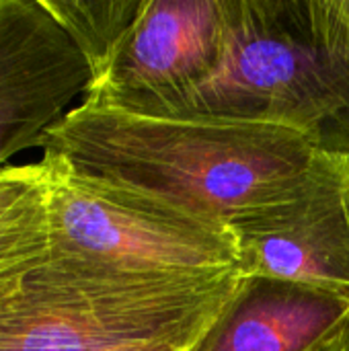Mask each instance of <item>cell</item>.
<instances>
[{
	"label": "cell",
	"mask_w": 349,
	"mask_h": 351,
	"mask_svg": "<svg viewBox=\"0 0 349 351\" xmlns=\"http://www.w3.org/2000/svg\"><path fill=\"white\" fill-rule=\"evenodd\" d=\"M146 0H43L86 58L93 78L111 62ZM93 82V80H91Z\"/></svg>",
	"instance_id": "10"
},
{
	"label": "cell",
	"mask_w": 349,
	"mask_h": 351,
	"mask_svg": "<svg viewBox=\"0 0 349 351\" xmlns=\"http://www.w3.org/2000/svg\"><path fill=\"white\" fill-rule=\"evenodd\" d=\"M232 0H146L84 103L152 115L220 66Z\"/></svg>",
	"instance_id": "6"
},
{
	"label": "cell",
	"mask_w": 349,
	"mask_h": 351,
	"mask_svg": "<svg viewBox=\"0 0 349 351\" xmlns=\"http://www.w3.org/2000/svg\"><path fill=\"white\" fill-rule=\"evenodd\" d=\"M39 148L41 162L68 175L222 226L286 197L321 152L284 125L152 117L84 101L47 130Z\"/></svg>",
	"instance_id": "1"
},
{
	"label": "cell",
	"mask_w": 349,
	"mask_h": 351,
	"mask_svg": "<svg viewBox=\"0 0 349 351\" xmlns=\"http://www.w3.org/2000/svg\"><path fill=\"white\" fill-rule=\"evenodd\" d=\"M349 327V296L267 276H241L193 351H323Z\"/></svg>",
	"instance_id": "8"
},
{
	"label": "cell",
	"mask_w": 349,
	"mask_h": 351,
	"mask_svg": "<svg viewBox=\"0 0 349 351\" xmlns=\"http://www.w3.org/2000/svg\"><path fill=\"white\" fill-rule=\"evenodd\" d=\"M93 70L43 0H0V169L39 146Z\"/></svg>",
	"instance_id": "7"
},
{
	"label": "cell",
	"mask_w": 349,
	"mask_h": 351,
	"mask_svg": "<svg viewBox=\"0 0 349 351\" xmlns=\"http://www.w3.org/2000/svg\"><path fill=\"white\" fill-rule=\"evenodd\" d=\"M49 247L47 169L41 162L0 169V267Z\"/></svg>",
	"instance_id": "9"
},
{
	"label": "cell",
	"mask_w": 349,
	"mask_h": 351,
	"mask_svg": "<svg viewBox=\"0 0 349 351\" xmlns=\"http://www.w3.org/2000/svg\"><path fill=\"white\" fill-rule=\"evenodd\" d=\"M241 276H267L349 296V156L319 152L282 199L228 224Z\"/></svg>",
	"instance_id": "5"
},
{
	"label": "cell",
	"mask_w": 349,
	"mask_h": 351,
	"mask_svg": "<svg viewBox=\"0 0 349 351\" xmlns=\"http://www.w3.org/2000/svg\"><path fill=\"white\" fill-rule=\"evenodd\" d=\"M41 165L47 169L51 249L130 274H212L239 267L226 226Z\"/></svg>",
	"instance_id": "4"
},
{
	"label": "cell",
	"mask_w": 349,
	"mask_h": 351,
	"mask_svg": "<svg viewBox=\"0 0 349 351\" xmlns=\"http://www.w3.org/2000/svg\"><path fill=\"white\" fill-rule=\"evenodd\" d=\"M152 117L274 123L349 156V0H232L218 70Z\"/></svg>",
	"instance_id": "3"
},
{
	"label": "cell",
	"mask_w": 349,
	"mask_h": 351,
	"mask_svg": "<svg viewBox=\"0 0 349 351\" xmlns=\"http://www.w3.org/2000/svg\"><path fill=\"white\" fill-rule=\"evenodd\" d=\"M241 274H130L45 247L0 267V351H193Z\"/></svg>",
	"instance_id": "2"
},
{
	"label": "cell",
	"mask_w": 349,
	"mask_h": 351,
	"mask_svg": "<svg viewBox=\"0 0 349 351\" xmlns=\"http://www.w3.org/2000/svg\"><path fill=\"white\" fill-rule=\"evenodd\" d=\"M323 351H349V327L329 346V348H325Z\"/></svg>",
	"instance_id": "11"
}]
</instances>
